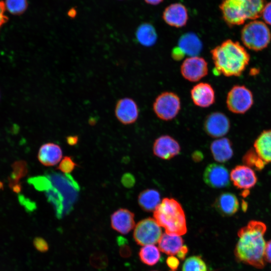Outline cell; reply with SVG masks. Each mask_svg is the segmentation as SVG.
Segmentation results:
<instances>
[{"mask_svg": "<svg viewBox=\"0 0 271 271\" xmlns=\"http://www.w3.org/2000/svg\"><path fill=\"white\" fill-rule=\"evenodd\" d=\"M203 179L209 187L220 189L230 186V175L227 169L223 165L212 163L205 168Z\"/></svg>", "mask_w": 271, "mask_h": 271, "instance_id": "cell-10", "label": "cell"}, {"mask_svg": "<svg viewBox=\"0 0 271 271\" xmlns=\"http://www.w3.org/2000/svg\"><path fill=\"white\" fill-rule=\"evenodd\" d=\"M181 100L174 92L165 91L160 94L155 99L153 110L160 119L168 121L174 119L181 110Z\"/></svg>", "mask_w": 271, "mask_h": 271, "instance_id": "cell-6", "label": "cell"}, {"mask_svg": "<svg viewBox=\"0 0 271 271\" xmlns=\"http://www.w3.org/2000/svg\"><path fill=\"white\" fill-rule=\"evenodd\" d=\"M110 223L114 230L121 234H126L134 226V214L127 209L120 208L111 214Z\"/></svg>", "mask_w": 271, "mask_h": 271, "instance_id": "cell-17", "label": "cell"}, {"mask_svg": "<svg viewBox=\"0 0 271 271\" xmlns=\"http://www.w3.org/2000/svg\"><path fill=\"white\" fill-rule=\"evenodd\" d=\"M214 73L226 77L240 76L250 61V55L238 42L227 39L210 51Z\"/></svg>", "mask_w": 271, "mask_h": 271, "instance_id": "cell-2", "label": "cell"}, {"mask_svg": "<svg viewBox=\"0 0 271 271\" xmlns=\"http://www.w3.org/2000/svg\"><path fill=\"white\" fill-rule=\"evenodd\" d=\"M158 224L169 234L182 235L187 232L185 214L181 204L172 198H164L154 211Z\"/></svg>", "mask_w": 271, "mask_h": 271, "instance_id": "cell-4", "label": "cell"}, {"mask_svg": "<svg viewBox=\"0 0 271 271\" xmlns=\"http://www.w3.org/2000/svg\"><path fill=\"white\" fill-rule=\"evenodd\" d=\"M242 162L244 165L256 171H261L266 165L253 148L248 150L243 155Z\"/></svg>", "mask_w": 271, "mask_h": 271, "instance_id": "cell-27", "label": "cell"}, {"mask_svg": "<svg viewBox=\"0 0 271 271\" xmlns=\"http://www.w3.org/2000/svg\"><path fill=\"white\" fill-rule=\"evenodd\" d=\"M265 5V0H222L219 9L224 22L232 27L260 17Z\"/></svg>", "mask_w": 271, "mask_h": 271, "instance_id": "cell-3", "label": "cell"}, {"mask_svg": "<svg viewBox=\"0 0 271 271\" xmlns=\"http://www.w3.org/2000/svg\"><path fill=\"white\" fill-rule=\"evenodd\" d=\"M184 55V53L178 47H175L172 50V56L176 60L182 59Z\"/></svg>", "mask_w": 271, "mask_h": 271, "instance_id": "cell-38", "label": "cell"}, {"mask_svg": "<svg viewBox=\"0 0 271 271\" xmlns=\"http://www.w3.org/2000/svg\"><path fill=\"white\" fill-rule=\"evenodd\" d=\"M138 42L145 47H151L157 42L158 36L154 27L148 23L141 24L136 32Z\"/></svg>", "mask_w": 271, "mask_h": 271, "instance_id": "cell-25", "label": "cell"}, {"mask_svg": "<svg viewBox=\"0 0 271 271\" xmlns=\"http://www.w3.org/2000/svg\"><path fill=\"white\" fill-rule=\"evenodd\" d=\"M190 94L193 102L198 107H208L215 101L214 90L208 83H197L191 89Z\"/></svg>", "mask_w": 271, "mask_h": 271, "instance_id": "cell-15", "label": "cell"}, {"mask_svg": "<svg viewBox=\"0 0 271 271\" xmlns=\"http://www.w3.org/2000/svg\"><path fill=\"white\" fill-rule=\"evenodd\" d=\"M241 40L248 49L259 51L267 47L271 40V33L266 25L253 20L246 24L241 31Z\"/></svg>", "mask_w": 271, "mask_h": 271, "instance_id": "cell-5", "label": "cell"}, {"mask_svg": "<svg viewBox=\"0 0 271 271\" xmlns=\"http://www.w3.org/2000/svg\"><path fill=\"white\" fill-rule=\"evenodd\" d=\"M154 154L163 160H169L179 155L181 147L178 142L169 135L158 138L153 146Z\"/></svg>", "mask_w": 271, "mask_h": 271, "instance_id": "cell-14", "label": "cell"}, {"mask_svg": "<svg viewBox=\"0 0 271 271\" xmlns=\"http://www.w3.org/2000/svg\"><path fill=\"white\" fill-rule=\"evenodd\" d=\"M180 72L186 80L190 82H197L208 74V63L201 57H189L182 63Z\"/></svg>", "mask_w": 271, "mask_h": 271, "instance_id": "cell-9", "label": "cell"}, {"mask_svg": "<svg viewBox=\"0 0 271 271\" xmlns=\"http://www.w3.org/2000/svg\"><path fill=\"white\" fill-rule=\"evenodd\" d=\"M90 261L92 266L98 268L105 267L108 263L106 256L98 252L95 253L91 256Z\"/></svg>", "mask_w": 271, "mask_h": 271, "instance_id": "cell-31", "label": "cell"}, {"mask_svg": "<svg viewBox=\"0 0 271 271\" xmlns=\"http://www.w3.org/2000/svg\"><path fill=\"white\" fill-rule=\"evenodd\" d=\"M160 256V250L154 244L144 246L139 252V257L141 261L149 265L156 264Z\"/></svg>", "mask_w": 271, "mask_h": 271, "instance_id": "cell-26", "label": "cell"}, {"mask_svg": "<svg viewBox=\"0 0 271 271\" xmlns=\"http://www.w3.org/2000/svg\"><path fill=\"white\" fill-rule=\"evenodd\" d=\"M182 271H207V267L200 256H192L185 260L182 266Z\"/></svg>", "mask_w": 271, "mask_h": 271, "instance_id": "cell-28", "label": "cell"}, {"mask_svg": "<svg viewBox=\"0 0 271 271\" xmlns=\"http://www.w3.org/2000/svg\"><path fill=\"white\" fill-rule=\"evenodd\" d=\"M162 18L168 25L178 28L185 26L189 19L186 8L181 3L172 4L166 7Z\"/></svg>", "mask_w": 271, "mask_h": 271, "instance_id": "cell-16", "label": "cell"}, {"mask_svg": "<svg viewBox=\"0 0 271 271\" xmlns=\"http://www.w3.org/2000/svg\"><path fill=\"white\" fill-rule=\"evenodd\" d=\"M187 252L188 248L187 246L183 245L181 249L177 254L178 258L180 259H183L185 258Z\"/></svg>", "mask_w": 271, "mask_h": 271, "instance_id": "cell-41", "label": "cell"}, {"mask_svg": "<svg viewBox=\"0 0 271 271\" xmlns=\"http://www.w3.org/2000/svg\"><path fill=\"white\" fill-rule=\"evenodd\" d=\"M230 128L228 117L221 112H213L205 118L203 128L206 133L212 138H220L227 134Z\"/></svg>", "mask_w": 271, "mask_h": 271, "instance_id": "cell-11", "label": "cell"}, {"mask_svg": "<svg viewBox=\"0 0 271 271\" xmlns=\"http://www.w3.org/2000/svg\"><path fill=\"white\" fill-rule=\"evenodd\" d=\"M62 157V151L60 147L53 143L42 145L38 153V159L43 165L53 166L58 164Z\"/></svg>", "mask_w": 271, "mask_h": 271, "instance_id": "cell-19", "label": "cell"}, {"mask_svg": "<svg viewBox=\"0 0 271 271\" xmlns=\"http://www.w3.org/2000/svg\"><path fill=\"white\" fill-rule=\"evenodd\" d=\"M253 149L267 164L271 163V129L263 130L253 144Z\"/></svg>", "mask_w": 271, "mask_h": 271, "instance_id": "cell-22", "label": "cell"}, {"mask_svg": "<svg viewBox=\"0 0 271 271\" xmlns=\"http://www.w3.org/2000/svg\"><path fill=\"white\" fill-rule=\"evenodd\" d=\"M261 16L264 21L268 25H271V2L265 4Z\"/></svg>", "mask_w": 271, "mask_h": 271, "instance_id": "cell-34", "label": "cell"}, {"mask_svg": "<svg viewBox=\"0 0 271 271\" xmlns=\"http://www.w3.org/2000/svg\"><path fill=\"white\" fill-rule=\"evenodd\" d=\"M239 203L237 197L230 192H222L215 199L213 207L222 216L228 217L238 210Z\"/></svg>", "mask_w": 271, "mask_h": 271, "instance_id": "cell-18", "label": "cell"}, {"mask_svg": "<svg viewBox=\"0 0 271 271\" xmlns=\"http://www.w3.org/2000/svg\"><path fill=\"white\" fill-rule=\"evenodd\" d=\"M138 203L145 211H154L161 203L159 192L154 189H147L142 191L138 196Z\"/></svg>", "mask_w": 271, "mask_h": 271, "instance_id": "cell-24", "label": "cell"}, {"mask_svg": "<svg viewBox=\"0 0 271 271\" xmlns=\"http://www.w3.org/2000/svg\"><path fill=\"white\" fill-rule=\"evenodd\" d=\"M6 10L5 2L0 1V29L9 20L8 17L5 15Z\"/></svg>", "mask_w": 271, "mask_h": 271, "instance_id": "cell-36", "label": "cell"}, {"mask_svg": "<svg viewBox=\"0 0 271 271\" xmlns=\"http://www.w3.org/2000/svg\"><path fill=\"white\" fill-rule=\"evenodd\" d=\"M178 47L185 55L192 57L198 56L202 49L203 44L196 34L189 32L181 36Z\"/></svg>", "mask_w": 271, "mask_h": 271, "instance_id": "cell-21", "label": "cell"}, {"mask_svg": "<svg viewBox=\"0 0 271 271\" xmlns=\"http://www.w3.org/2000/svg\"><path fill=\"white\" fill-rule=\"evenodd\" d=\"M264 257L265 262L271 263V239L265 243Z\"/></svg>", "mask_w": 271, "mask_h": 271, "instance_id": "cell-37", "label": "cell"}, {"mask_svg": "<svg viewBox=\"0 0 271 271\" xmlns=\"http://www.w3.org/2000/svg\"><path fill=\"white\" fill-rule=\"evenodd\" d=\"M192 158L194 162H198L202 160L203 155L202 153L200 151H194L192 154Z\"/></svg>", "mask_w": 271, "mask_h": 271, "instance_id": "cell-40", "label": "cell"}, {"mask_svg": "<svg viewBox=\"0 0 271 271\" xmlns=\"http://www.w3.org/2000/svg\"><path fill=\"white\" fill-rule=\"evenodd\" d=\"M230 179L235 187L244 190L253 188L257 181L253 170L245 165H237L233 168Z\"/></svg>", "mask_w": 271, "mask_h": 271, "instance_id": "cell-12", "label": "cell"}, {"mask_svg": "<svg viewBox=\"0 0 271 271\" xmlns=\"http://www.w3.org/2000/svg\"><path fill=\"white\" fill-rule=\"evenodd\" d=\"M121 182L125 187L131 188L135 184V178L132 174L127 173L122 175Z\"/></svg>", "mask_w": 271, "mask_h": 271, "instance_id": "cell-33", "label": "cell"}, {"mask_svg": "<svg viewBox=\"0 0 271 271\" xmlns=\"http://www.w3.org/2000/svg\"><path fill=\"white\" fill-rule=\"evenodd\" d=\"M266 229L264 223L252 220L238 230V240L234 251L238 262L258 269L265 266L264 235Z\"/></svg>", "mask_w": 271, "mask_h": 271, "instance_id": "cell-1", "label": "cell"}, {"mask_svg": "<svg viewBox=\"0 0 271 271\" xmlns=\"http://www.w3.org/2000/svg\"><path fill=\"white\" fill-rule=\"evenodd\" d=\"M226 103L230 112L236 114L245 113L253 104L252 93L244 85H234L227 93Z\"/></svg>", "mask_w": 271, "mask_h": 271, "instance_id": "cell-7", "label": "cell"}, {"mask_svg": "<svg viewBox=\"0 0 271 271\" xmlns=\"http://www.w3.org/2000/svg\"><path fill=\"white\" fill-rule=\"evenodd\" d=\"M114 113L115 117L120 122L127 125L136 121L139 117V110L133 99L124 97L117 101Z\"/></svg>", "mask_w": 271, "mask_h": 271, "instance_id": "cell-13", "label": "cell"}, {"mask_svg": "<svg viewBox=\"0 0 271 271\" xmlns=\"http://www.w3.org/2000/svg\"><path fill=\"white\" fill-rule=\"evenodd\" d=\"M66 142L70 146H74L78 142V137L77 136H68L66 138Z\"/></svg>", "mask_w": 271, "mask_h": 271, "instance_id": "cell-39", "label": "cell"}, {"mask_svg": "<svg viewBox=\"0 0 271 271\" xmlns=\"http://www.w3.org/2000/svg\"><path fill=\"white\" fill-rule=\"evenodd\" d=\"M166 262L170 271H176L179 265V259L174 255L169 256L167 259Z\"/></svg>", "mask_w": 271, "mask_h": 271, "instance_id": "cell-35", "label": "cell"}, {"mask_svg": "<svg viewBox=\"0 0 271 271\" xmlns=\"http://www.w3.org/2000/svg\"><path fill=\"white\" fill-rule=\"evenodd\" d=\"M34 247L37 250L46 252L48 250L49 246L46 241L41 237H36L33 241Z\"/></svg>", "mask_w": 271, "mask_h": 271, "instance_id": "cell-32", "label": "cell"}, {"mask_svg": "<svg viewBox=\"0 0 271 271\" xmlns=\"http://www.w3.org/2000/svg\"><path fill=\"white\" fill-rule=\"evenodd\" d=\"M76 11L74 8L70 9L68 12V15L69 17L72 18H74L76 16Z\"/></svg>", "mask_w": 271, "mask_h": 271, "instance_id": "cell-43", "label": "cell"}, {"mask_svg": "<svg viewBox=\"0 0 271 271\" xmlns=\"http://www.w3.org/2000/svg\"><path fill=\"white\" fill-rule=\"evenodd\" d=\"M145 2L150 5H157L162 3L164 0H144Z\"/></svg>", "mask_w": 271, "mask_h": 271, "instance_id": "cell-42", "label": "cell"}, {"mask_svg": "<svg viewBox=\"0 0 271 271\" xmlns=\"http://www.w3.org/2000/svg\"><path fill=\"white\" fill-rule=\"evenodd\" d=\"M162 234L161 226L155 219L149 217L141 220L137 224L133 237L138 244L145 246L158 243Z\"/></svg>", "mask_w": 271, "mask_h": 271, "instance_id": "cell-8", "label": "cell"}, {"mask_svg": "<svg viewBox=\"0 0 271 271\" xmlns=\"http://www.w3.org/2000/svg\"><path fill=\"white\" fill-rule=\"evenodd\" d=\"M78 165L70 156H65L62 158L57 169L65 174L72 172Z\"/></svg>", "mask_w": 271, "mask_h": 271, "instance_id": "cell-30", "label": "cell"}, {"mask_svg": "<svg viewBox=\"0 0 271 271\" xmlns=\"http://www.w3.org/2000/svg\"><path fill=\"white\" fill-rule=\"evenodd\" d=\"M159 248L170 255L177 254L183 246V240L180 235L163 233L159 242Z\"/></svg>", "mask_w": 271, "mask_h": 271, "instance_id": "cell-23", "label": "cell"}, {"mask_svg": "<svg viewBox=\"0 0 271 271\" xmlns=\"http://www.w3.org/2000/svg\"><path fill=\"white\" fill-rule=\"evenodd\" d=\"M210 151L214 159L219 163L229 161L233 155L232 143L226 138L213 141L210 145Z\"/></svg>", "mask_w": 271, "mask_h": 271, "instance_id": "cell-20", "label": "cell"}, {"mask_svg": "<svg viewBox=\"0 0 271 271\" xmlns=\"http://www.w3.org/2000/svg\"><path fill=\"white\" fill-rule=\"evenodd\" d=\"M5 4L6 10L14 15H22L28 7L27 0H6Z\"/></svg>", "mask_w": 271, "mask_h": 271, "instance_id": "cell-29", "label": "cell"}]
</instances>
